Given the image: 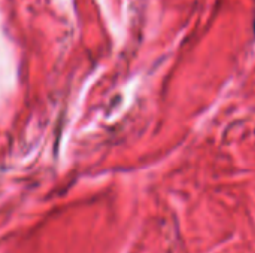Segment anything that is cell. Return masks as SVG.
Instances as JSON below:
<instances>
[{"mask_svg":"<svg viewBox=\"0 0 255 253\" xmlns=\"http://www.w3.org/2000/svg\"><path fill=\"white\" fill-rule=\"evenodd\" d=\"M253 25H254V33H255V16H254V24H253Z\"/></svg>","mask_w":255,"mask_h":253,"instance_id":"cell-1","label":"cell"}]
</instances>
